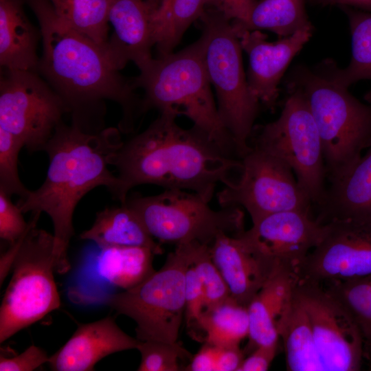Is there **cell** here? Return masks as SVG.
Listing matches in <instances>:
<instances>
[{
	"label": "cell",
	"mask_w": 371,
	"mask_h": 371,
	"mask_svg": "<svg viewBox=\"0 0 371 371\" xmlns=\"http://www.w3.org/2000/svg\"><path fill=\"white\" fill-rule=\"evenodd\" d=\"M177 117L171 111L160 112L110 157L120 183V203L131 190L144 184L190 191L210 202L218 183L228 186L238 181L241 161L226 155L194 126L181 127Z\"/></svg>",
	"instance_id": "6da1fadb"
},
{
	"label": "cell",
	"mask_w": 371,
	"mask_h": 371,
	"mask_svg": "<svg viewBox=\"0 0 371 371\" xmlns=\"http://www.w3.org/2000/svg\"><path fill=\"white\" fill-rule=\"evenodd\" d=\"M117 128L89 132L73 123L56 128L44 151L49 164L42 185L20 198L23 213L45 212L54 227L55 270L70 269L67 250L74 234L73 215L82 198L98 186H104L117 200L120 181L109 169V159L122 145Z\"/></svg>",
	"instance_id": "7a4b0ae2"
},
{
	"label": "cell",
	"mask_w": 371,
	"mask_h": 371,
	"mask_svg": "<svg viewBox=\"0 0 371 371\" xmlns=\"http://www.w3.org/2000/svg\"><path fill=\"white\" fill-rule=\"evenodd\" d=\"M36 16L43 43L38 71L63 98L76 120L82 110L104 100L118 103L121 128L130 131L141 102L131 82L124 80L109 54L67 25L47 0H27Z\"/></svg>",
	"instance_id": "3957f363"
},
{
	"label": "cell",
	"mask_w": 371,
	"mask_h": 371,
	"mask_svg": "<svg viewBox=\"0 0 371 371\" xmlns=\"http://www.w3.org/2000/svg\"><path fill=\"white\" fill-rule=\"evenodd\" d=\"M331 59L295 66L286 88L302 92L317 127L328 181L347 172L371 146V104L363 103L333 74Z\"/></svg>",
	"instance_id": "277c9868"
},
{
	"label": "cell",
	"mask_w": 371,
	"mask_h": 371,
	"mask_svg": "<svg viewBox=\"0 0 371 371\" xmlns=\"http://www.w3.org/2000/svg\"><path fill=\"white\" fill-rule=\"evenodd\" d=\"M131 82L135 89L144 91L142 113L155 109L185 116L226 155H237L218 114L200 38L179 52L153 58Z\"/></svg>",
	"instance_id": "5b68a950"
},
{
	"label": "cell",
	"mask_w": 371,
	"mask_h": 371,
	"mask_svg": "<svg viewBox=\"0 0 371 371\" xmlns=\"http://www.w3.org/2000/svg\"><path fill=\"white\" fill-rule=\"evenodd\" d=\"M200 19L203 60L218 114L241 158L250 150L260 102L249 89L243 49L232 22L216 9L206 10Z\"/></svg>",
	"instance_id": "8992f818"
},
{
	"label": "cell",
	"mask_w": 371,
	"mask_h": 371,
	"mask_svg": "<svg viewBox=\"0 0 371 371\" xmlns=\"http://www.w3.org/2000/svg\"><path fill=\"white\" fill-rule=\"evenodd\" d=\"M196 243L178 244L163 267L133 288L107 296L104 302L137 324L140 341H177L185 317V282Z\"/></svg>",
	"instance_id": "52a82bcc"
},
{
	"label": "cell",
	"mask_w": 371,
	"mask_h": 371,
	"mask_svg": "<svg viewBox=\"0 0 371 371\" xmlns=\"http://www.w3.org/2000/svg\"><path fill=\"white\" fill-rule=\"evenodd\" d=\"M41 214H32L12 265L0 308V343L60 306L54 277V237L36 227Z\"/></svg>",
	"instance_id": "ba28073f"
},
{
	"label": "cell",
	"mask_w": 371,
	"mask_h": 371,
	"mask_svg": "<svg viewBox=\"0 0 371 371\" xmlns=\"http://www.w3.org/2000/svg\"><path fill=\"white\" fill-rule=\"evenodd\" d=\"M124 203L150 235L163 243L211 245L221 233L236 236L245 230L239 207L215 210L202 196L188 190L165 189L153 196L128 195Z\"/></svg>",
	"instance_id": "9c48e42d"
},
{
	"label": "cell",
	"mask_w": 371,
	"mask_h": 371,
	"mask_svg": "<svg viewBox=\"0 0 371 371\" xmlns=\"http://www.w3.org/2000/svg\"><path fill=\"white\" fill-rule=\"evenodd\" d=\"M287 92L280 116L265 125L255 126L249 146L286 164L312 203L317 205L326 189L322 140L302 92L294 88H287Z\"/></svg>",
	"instance_id": "30bf717a"
},
{
	"label": "cell",
	"mask_w": 371,
	"mask_h": 371,
	"mask_svg": "<svg viewBox=\"0 0 371 371\" xmlns=\"http://www.w3.org/2000/svg\"><path fill=\"white\" fill-rule=\"evenodd\" d=\"M240 161L242 171L238 181L216 193L221 207H244L252 223L279 212H311V200L292 170L281 160L250 147Z\"/></svg>",
	"instance_id": "8fae6325"
},
{
	"label": "cell",
	"mask_w": 371,
	"mask_h": 371,
	"mask_svg": "<svg viewBox=\"0 0 371 371\" xmlns=\"http://www.w3.org/2000/svg\"><path fill=\"white\" fill-rule=\"evenodd\" d=\"M60 95L34 71L4 69L0 80V127L31 153L43 150L67 112Z\"/></svg>",
	"instance_id": "7c38bea8"
},
{
	"label": "cell",
	"mask_w": 371,
	"mask_h": 371,
	"mask_svg": "<svg viewBox=\"0 0 371 371\" xmlns=\"http://www.w3.org/2000/svg\"><path fill=\"white\" fill-rule=\"evenodd\" d=\"M296 297L305 310L324 371H358L364 356L360 329L347 308L320 284L301 280Z\"/></svg>",
	"instance_id": "4fadbf2b"
},
{
	"label": "cell",
	"mask_w": 371,
	"mask_h": 371,
	"mask_svg": "<svg viewBox=\"0 0 371 371\" xmlns=\"http://www.w3.org/2000/svg\"><path fill=\"white\" fill-rule=\"evenodd\" d=\"M326 224L324 237L299 268L300 280L326 284L371 276V229Z\"/></svg>",
	"instance_id": "5bb4252c"
},
{
	"label": "cell",
	"mask_w": 371,
	"mask_h": 371,
	"mask_svg": "<svg viewBox=\"0 0 371 371\" xmlns=\"http://www.w3.org/2000/svg\"><path fill=\"white\" fill-rule=\"evenodd\" d=\"M327 230L328 225L313 218L311 212L288 210L264 216L241 234L276 262L298 273L300 267Z\"/></svg>",
	"instance_id": "9a60e30c"
},
{
	"label": "cell",
	"mask_w": 371,
	"mask_h": 371,
	"mask_svg": "<svg viewBox=\"0 0 371 371\" xmlns=\"http://www.w3.org/2000/svg\"><path fill=\"white\" fill-rule=\"evenodd\" d=\"M236 32L243 51L249 57L246 75L249 89L260 103L273 111L279 95L278 85L293 58L312 36L313 26L274 42L268 41L267 34L260 30Z\"/></svg>",
	"instance_id": "2e32d148"
},
{
	"label": "cell",
	"mask_w": 371,
	"mask_h": 371,
	"mask_svg": "<svg viewBox=\"0 0 371 371\" xmlns=\"http://www.w3.org/2000/svg\"><path fill=\"white\" fill-rule=\"evenodd\" d=\"M241 233L236 236L218 234L210 245V250L230 297L247 307L278 264L247 241Z\"/></svg>",
	"instance_id": "e0dca14e"
},
{
	"label": "cell",
	"mask_w": 371,
	"mask_h": 371,
	"mask_svg": "<svg viewBox=\"0 0 371 371\" xmlns=\"http://www.w3.org/2000/svg\"><path fill=\"white\" fill-rule=\"evenodd\" d=\"M140 340L124 332L114 318L82 324L47 363L54 371H90L105 357L137 348Z\"/></svg>",
	"instance_id": "ac0fdd59"
},
{
	"label": "cell",
	"mask_w": 371,
	"mask_h": 371,
	"mask_svg": "<svg viewBox=\"0 0 371 371\" xmlns=\"http://www.w3.org/2000/svg\"><path fill=\"white\" fill-rule=\"evenodd\" d=\"M316 206L322 224L340 223L371 229V146L344 175L329 181Z\"/></svg>",
	"instance_id": "d6986e66"
},
{
	"label": "cell",
	"mask_w": 371,
	"mask_h": 371,
	"mask_svg": "<svg viewBox=\"0 0 371 371\" xmlns=\"http://www.w3.org/2000/svg\"><path fill=\"white\" fill-rule=\"evenodd\" d=\"M154 8L146 0H111L108 19L113 33L109 50L120 70L131 61L140 71L153 59L151 14Z\"/></svg>",
	"instance_id": "ffe728a7"
},
{
	"label": "cell",
	"mask_w": 371,
	"mask_h": 371,
	"mask_svg": "<svg viewBox=\"0 0 371 371\" xmlns=\"http://www.w3.org/2000/svg\"><path fill=\"white\" fill-rule=\"evenodd\" d=\"M298 282L295 270L278 264L249 302L247 311L250 348L278 342L280 330L294 302Z\"/></svg>",
	"instance_id": "44dd1931"
},
{
	"label": "cell",
	"mask_w": 371,
	"mask_h": 371,
	"mask_svg": "<svg viewBox=\"0 0 371 371\" xmlns=\"http://www.w3.org/2000/svg\"><path fill=\"white\" fill-rule=\"evenodd\" d=\"M41 36L27 19L23 0H0V65L3 69L38 71Z\"/></svg>",
	"instance_id": "7402d4cb"
},
{
	"label": "cell",
	"mask_w": 371,
	"mask_h": 371,
	"mask_svg": "<svg viewBox=\"0 0 371 371\" xmlns=\"http://www.w3.org/2000/svg\"><path fill=\"white\" fill-rule=\"evenodd\" d=\"M80 238L93 241L100 249L139 246L150 248L156 254L163 252L137 214L125 203L97 212L92 226L84 231Z\"/></svg>",
	"instance_id": "603a6c76"
},
{
	"label": "cell",
	"mask_w": 371,
	"mask_h": 371,
	"mask_svg": "<svg viewBox=\"0 0 371 371\" xmlns=\"http://www.w3.org/2000/svg\"><path fill=\"white\" fill-rule=\"evenodd\" d=\"M212 5L213 0H161L151 14L158 56L173 52L189 26Z\"/></svg>",
	"instance_id": "cb8c5ba5"
},
{
	"label": "cell",
	"mask_w": 371,
	"mask_h": 371,
	"mask_svg": "<svg viewBox=\"0 0 371 371\" xmlns=\"http://www.w3.org/2000/svg\"><path fill=\"white\" fill-rule=\"evenodd\" d=\"M157 255L150 248L139 246H116L100 249L98 269L111 285L123 290L138 285L155 270L153 261Z\"/></svg>",
	"instance_id": "d4e9b609"
},
{
	"label": "cell",
	"mask_w": 371,
	"mask_h": 371,
	"mask_svg": "<svg viewBox=\"0 0 371 371\" xmlns=\"http://www.w3.org/2000/svg\"><path fill=\"white\" fill-rule=\"evenodd\" d=\"M279 337L283 342L287 370L324 371L308 317L296 297V291Z\"/></svg>",
	"instance_id": "484cf974"
},
{
	"label": "cell",
	"mask_w": 371,
	"mask_h": 371,
	"mask_svg": "<svg viewBox=\"0 0 371 371\" xmlns=\"http://www.w3.org/2000/svg\"><path fill=\"white\" fill-rule=\"evenodd\" d=\"M232 24L236 31L266 30L280 38L312 25L305 0H258L247 23L240 25L232 21Z\"/></svg>",
	"instance_id": "4316f807"
},
{
	"label": "cell",
	"mask_w": 371,
	"mask_h": 371,
	"mask_svg": "<svg viewBox=\"0 0 371 371\" xmlns=\"http://www.w3.org/2000/svg\"><path fill=\"white\" fill-rule=\"evenodd\" d=\"M47 1L67 25L91 39L111 57L109 50L108 19L111 0Z\"/></svg>",
	"instance_id": "83f0119b"
},
{
	"label": "cell",
	"mask_w": 371,
	"mask_h": 371,
	"mask_svg": "<svg viewBox=\"0 0 371 371\" xmlns=\"http://www.w3.org/2000/svg\"><path fill=\"white\" fill-rule=\"evenodd\" d=\"M346 14L351 36V57L345 68L332 60L334 76L350 87L360 80H371V12L341 7Z\"/></svg>",
	"instance_id": "f1b7e54d"
},
{
	"label": "cell",
	"mask_w": 371,
	"mask_h": 371,
	"mask_svg": "<svg viewBox=\"0 0 371 371\" xmlns=\"http://www.w3.org/2000/svg\"><path fill=\"white\" fill-rule=\"evenodd\" d=\"M198 325L205 333V342L220 347L239 346L249 335L247 307L230 297L218 305L205 308Z\"/></svg>",
	"instance_id": "f546056e"
},
{
	"label": "cell",
	"mask_w": 371,
	"mask_h": 371,
	"mask_svg": "<svg viewBox=\"0 0 371 371\" xmlns=\"http://www.w3.org/2000/svg\"><path fill=\"white\" fill-rule=\"evenodd\" d=\"M322 285L335 296L352 315L363 337L364 356L370 361L371 276Z\"/></svg>",
	"instance_id": "4dcf8cb0"
},
{
	"label": "cell",
	"mask_w": 371,
	"mask_h": 371,
	"mask_svg": "<svg viewBox=\"0 0 371 371\" xmlns=\"http://www.w3.org/2000/svg\"><path fill=\"white\" fill-rule=\"evenodd\" d=\"M192 265L203 286L205 308L230 297L227 284L212 260L210 245L196 243Z\"/></svg>",
	"instance_id": "1f68e13d"
},
{
	"label": "cell",
	"mask_w": 371,
	"mask_h": 371,
	"mask_svg": "<svg viewBox=\"0 0 371 371\" xmlns=\"http://www.w3.org/2000/svg\"><path fill=\"white\" fill-rule=\"evenodd\" d=\"M23 147L19 138L0 127V190L20 198L30 191L22 183L18 172V157Z\"/></svg>",
	"instance_id": "d6a6232c"
},
{
	"label": "cell",
	"mask_w": 371,
	"mask_h": 371,
	"mask_svg": "<svg viewBox=\"0 0 371 371\" xmlns=\"http://www.w3.org/2000/svg\"><path fill=\"white\" fill-rule=\"evenodd\" d=\"M136 349L141 356L139 371H179V359L190 357L177 341H140Z\"/></svg>",
	"instance_id": "836d02e7"
},
{
	"label": "cell",
	"mask_w": 371,
	"mask_h": 371,
	"mask_svg": "<svg viewBox=\"0 0 371 371\" xmlns=\"http://www.w3.org/2000/svg\"><path fill=\"white\" fill-rule=\"evenodd\" d=\"M10 196L0 190V238L12 245L27 232L30 221L25 222L23 212Z\"/></svg>",
	"instance_id": "e575fe53"
},
{
	"label": "cell",
	"mask_w": 371,
	"mask_h": 371,
	"mask_svg": "<svg viewBox=\"0 0 371 371\" xmlns=\"http://www.w3.org/2000/svg\"><path fill=\"white\" fill-rule=\"evenodd\" d=\"M185 316L187 323L198 325L201 315L205 308V295L201 282L193 265L186 271L185 282Z\"/></svg>",
	"instance_id": "d590c367"
},
{
	"label": "cell",
	"mask_w": 371,
	"mask_h": 371,
	"mask_svg": "<svg viewBox=\"0 0 371 371\" xmlns=\"http://www.w3.org/2000/svg\"><path fill=\"white\" fill-rule=\"evenodd\" d=\"M49 357L42 348L32 345L21 354L8 358L1 355V371H32L45 363H47Z\"/></svg>",
	"instance_id": "8d00e7d4"
},
{
	"label": "cell",
	"mask_w": 371,
	"mask_h": 371,
	"mask_svg": "<svg viewBox=\"0 0 371 371\" xmlns=\"http://www.w3.org/2000/svg\"><path fill=\"white\" fill-rule=\"evenodd\" d=\"M258 0H213L212 6L229 20L243 25L247 23Z\"/></svg>",
	"instance_id": "74e56055"
},
{
	"label": "cell",
	"mask_w": 371,
	"mask_h": 371,
	"mask_svg": "<svg viewBox=\"0 0 371 371\" xmlns=\"http://www.w3.org/2000/svg\"><path fill=\"white\" fill-rule=\"evenodd\" d=\"M278 343L256 347L247 357L244 358L237 371L268 370L275 358Z\"/></svg>",
	"instance_id": "f35d334b"
},
{
	"label": "cell",
	"mask_w": 371,
	"mask_h": 371,
	"mask_svg": "<svg viewBox=\"0 0 371 371\" xmlns=\"http://www.w3.org/2000/svg\"><path fill=\"white\" fill-rule=\"evenodd\" d=\"M244 358L239 346H217L216 371H237Z\"/></svg>",
	"instance_id": "ab89813d"
},
{
	"label": "cell",
	"mask_w": 371,
	"mask_h": 371,
	"mask_svg": "<svg viewBox=\"0 0 371 371\" xmlns=\"http://www.w3.org/2000/svg\"><path fill=\"white\" fill-rule=\"evenodd\" d=\"M217 346L205 342L201 349L191 357L186 368L189 371H216Z\"/></svg>",
	"instance_id": "60d3db41"
},
{
	"label": "cell",
	"mask_w": 371,
	"mask_h": 371,
	"mask_svg": "<svg viewBox=\"0 0 371 371\" xmlns=\"http://www.w3.org/2000/svg\"><path fill=\"white\" fill-rule=\"evenodd\" d=\"M310 2L322 6L337 5L371 12V0H310Z\"/></svg>",
	"instance_id": "b9f144b4"
},
{
	"label": "cell",
	"mask_w": 371,
	"mask_h": 371,
	"mask_svg": "<svg viewBox=\"0 0 371 371\" xmlns=\"http://www.w3.org/2000/svg\"><path fill=\"white\" fill-rule=\"evenodd\" d=\"M363 99L367 103L371 104V89L364 94Z\"/></svg>",
	"instance_id": "7bdbcfd3"
},
{
	"label": "cell",
	"mask_w": 371,
	"mask_h": 371,
	"mask_svg": "<svg viewBox=\"0 0 371 371\" xmlns=\"http://www.w3.org/2000/svg\"><path fill=\"white\" fill-rule=\"evenodd\" d=\"M148 3H150L151 5H153L155 8L159 4L161 0H146Z\"/></svg>",
	"instance_id": "ee69618b"
},
{
	"label": "cell",
	"mask_w": 371,
	"mask_h": 371,
	"mask_svg": "<svg viewBox=\"0 0 371 371\" xmlns=\"http://www.w3.org/2000/svg\"><path fill=\"white\" fill-rule=\"evenodd\" d=\"M370 361V370H371V360Z\"/></svg>",
	"instance_id": "f6af8a7d"
}]
</instances>
